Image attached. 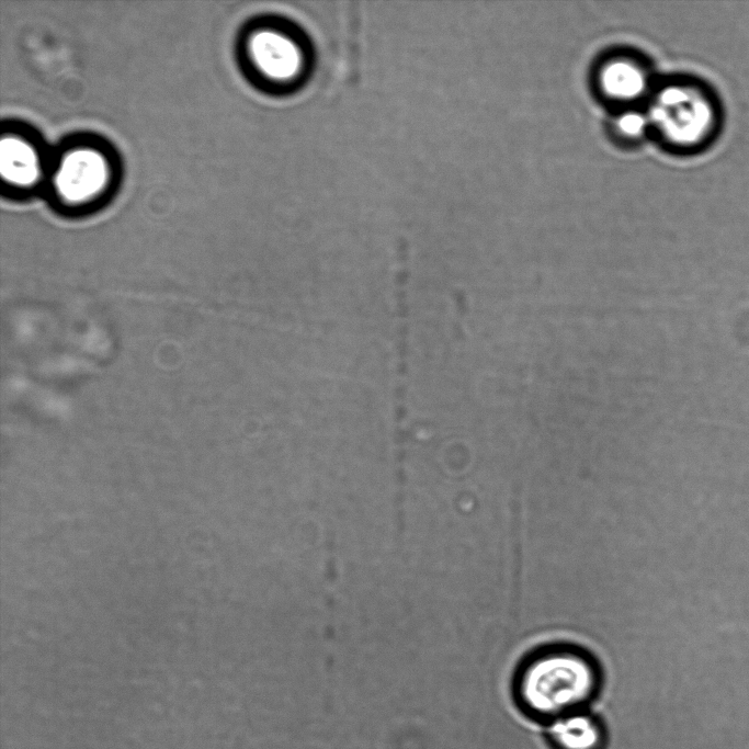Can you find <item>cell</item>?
Returning a JSON list of instances; mask_svg holds the SVG:
<instances>
[{"mask_svg":"<svg viewBox=\"0 0 749 749\" xmlns=\"http://www.w3.org/2000/svg\"><path fill=\"white\" fill-rule=\"evenodd\" d=\"M602 686L595 658L571 644H549L526 655L512 683L514 701L527 717L547 724L588 710Z\"/></svg>","mask_w":749,"mask_h":749,"instance_id":"cell-1","label":"cell"},{"mask_svg":"<svg viewBox=\"0 0 749 749\" xmlns=\"http://www.w3.org/2000/svg\"><path fill=\"white\" fill-rule=\"evenodd\" d=\"M650 114L668 140L688 147L705 140L717 118L713 99L691 84H671L660 90Z\"/></svg>","mask_w":749,"mask_h":749,"instance_id":"cell-2","label":"cell"},{"mask_svg":"<svg viewBox=\"0 0 749 749\" xmlns=\"http://www.w3.org/2000/svg\"><path fill=\"white\" fill-rule=\"evenodd\" d=\"M408 252L401 247L398 252L397 268L395 272V300H396V384L394 405V441L397 475L402 473V464L406 447V395L408 372Z\"/></svg>","mask_w":749,"mask_h":749,"instance_id":"cell-3","label":"cell"},{"mask_svg":"<svg viewBox=\"0 0 749 749\" xmlns=\"http://www.w3.org/2000/svg\"><path fill=\"white\" fill-rule=\"evenodd\" d=\"M249 55L256 68L274 82L294 79L303 65L298 45L286 34L261 30L249 41Z\"/></svg>","mask_w":749,"mask_h":749,"instance_id":"cell-4","label":"cell"},{"mask_svg":"<svg viewBox=\"0 0 749 749\" xmlns=\"http://www.w3.org/2000/svg\"><path fill=\"white\" fill-rule=\"evenodd\" d=\"M106 174V164L98 152L76 150L63 160L55 177V185L67 201L80 202L101 190Z\"/></svg>","mask_w":749,"mask_h":749,"instance_id":"cell-5","label":"cell"},{"mask_svg":"<svg viewBox=\"0 0 749 749\" xmlns=\"http://www.w3.org/2000/svg\"><path fill=\"white\" fill-rule=\"evenodd\" d=\"M545 738L552 749H605L608 731L597 715L583 710L545 724Z\"/></svg>","mask_w":749,"mask_h":749,"instance_id":"cell-6","label":"cell"},{"mask_svg":"<svg viewBox=\"0 0 749 749\" xmlns=\"http://www.w3.org/2000/svg\"><path fill=\"white\" fill-rule=\"evenodd\" d=\"M0 172L8 182L31 184L38 174L36 155L24 141L3 138L0 143Z\"/></svg>","mask_w":749,"mask_h":749,"instance_id":"cell-7","label":"cell"},{"mask_svg":"<svg viewBox=\"0 0 749 749\" xmlns=\"http://www.w3.org/2000/svg\"><path fill=\"white\" fill-rule=\"evenodd\" d=\"M603 90L617 99H634L644 92L646 77L635 65L624 60L606 65L600 75Z\"/></svg>","mask_w":749,"mask_h":749,"instance_id":"cell-8","label":"cell"},{"mask_svg":"<svg viewBox=\"0 0 749 749\" xmlns=\"http://www.w3.org/2000/svg\"><path fill=\"white\" fill-rule=\"evenodd\" d=\"M648 124L647 117L639 112H627L617 121V127L626 136L637 137L642 135Z\"/></svg>","mask_w":749,"mask_h":749,"instance_id":"cell-9","label":"cell"}]
</instances>
